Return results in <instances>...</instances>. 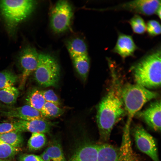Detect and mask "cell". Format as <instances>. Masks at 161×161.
I'll use <instances>...</instances> for the list:
<instances>
[{"label":"cell","instance_id":"6da1fadb","mask_svg":"<svg viewBox=\"0 0 161 161\" xmlns=\"http://www.w3.org/2000/svg\"><path fill=\"white\" fill-rule=\"evenodd\" d=\"M109 64L111 74V84L106 95L98 105L96 115L100 137L104 141L109 140L114 126L126 113L120 81L113 65L111 62Z\"/></svg>","mask_w":161,"mask_h":161},{"label":"cell","instance_id":"7a4b0ae2","mask_svg":"<svg viewBox=\"0 0 161 161\" xmlns=\"http://www.w3.org/2000/svg\"><path fill=\"white\" fill-rule=\"evenodd\" d=\"M161 48H156L145 55L132 67L136 84L146 88L161 85Z\"/></svg>","mask_w":161,"mask_h":161},{"label":"cell","instance_id":"3957f363","mask_svg":"<svg viewBox=\"0 0 161 161\" xmlns=\"http://www.w3.org/2000/svg\"><path fill=\"white\" fill-rule=\"evenodd\" d=\"M121 95L128 117L126 124L130 126L135 114L146 103L157 97L158 94L138 84L128 83L122 87Z\"/></svg>","mask_w":161,"mask_h":161},{"label":"cell","instance_id":"277c9868","mask_svg":"<svg viewBox=\"0 0 161 161\" xmlns=\"http://www.w3.org/2000/svg\"><path fill=\"white\" fill-rule=\"evenodd\" d=\"M36 4L34 0L0 1V10L8 27L15 28L31 14Z\"/></svg>","mask_w":161,"mask_h":161},{"label":"cell","instance_id":"5b68a950","mask_svg":"<svg viewBox=\"0 0 161 161\" xmlns=\"http://www.w3.org/2000/svg\"><path fill=\"white\" fill-rule=\"evenodd\" d=\"M60 75L59 66L55 58L48 54H39L34 74L37 83L44 87L55 86L59 81Z\"/></svg>","mask_w":161,"mask_h":161},{"label":"cell","instance_id":"8992f818","mask_svg":"<svg viewBox=\"0 0 161 161\" xmlns=\"http://www.w3.org/2000/svg\"><path fill=\"white\" fill-rule=\"evenodd\" d=\"M73 15L70 4L66 0L58 1L51 12L50 24L52 29L57 33L66 31L70 26Z\"/></svg>","mask_w":161,"mask_h":161},{"label":"cell","instance_id":"52a82bcc","mask_svg":"<svg viewBox=\"0 0 161 161\" xmlns=\"http://www.w3.org/2000/svg\"><path fill=\"white\" fill-rule=\"evenodd\" d=\"M136 145L141 151L153 161H160L156 141L153 137L142 126L138 125L133 130Z\"/></svg>","mask_w":161,"mask_h":161},{"label":"cell","instance_id":"ba28073f","mask_svg":"<svg viewBox=\"0 0 161 161\" xmlns=\"http://www.w3.org/2000/svg\"><path fill=\"white\" fill-rule=\"evenodd\" d=\"M161 1L158 0H136L123 3L113 7L102 10H125L133 13L150 16L155 14L161 6Z\"/></svg>","mask_w":161,"mask_h":161},{"label":"cell","instance_id":"9c48e42d","mask_svg":"<svg viewBox=\"0 0 161 161\" xmlns=\"http://www.w3.org/2000/svg\"><path fill=\"white\" fill-rule=\"evenodd\" d=\"M38 55L36 49L31 47L26 48L21 52L19 61L22 73L19 85L20 89L24 88L28 77L35 70L38 64Z\"/></svg>","mask_w":161,"mask_h":161},{"label":"cell","instance_id":"30bf717a","mask_svg":"<svg viewBox=\"0 0 161 161\" xmlns=\"http://www.w3.org/2000/svg\"><path fill=\"white\" fill-rule=\"evenodd\" d=\"M138 115L150 127L156 131L161 130V101H156L145 110L138 112Z\"/></svg>","mask_w":161,"mask_h":161},{"label":"cell","instance_id":"8fae6325","mask_svg":"<svg viewBox=\"0 0 161 161\" xmlns=\"http://www.w3.org/2000/svg\"><path fill=\"white\" fill-rule=\"evenodd\" d=\"M0 112L3 116L17 118L24 120L45 119L40 111L28 105L13 108L6 111H1Z\"/></svg>","mask_w":161,"mask_h":161},{"label":"cell","instance_id":"7c38bea8","mask_svg":"<svg viewBox=\"0 0 161 161\" xmlns=\"http://www.w3.org/2000/svg\"><path fill=\"white\" fill-rule=\"evenodd\" d=\"M137 49L131 35L120 32L118 33L115 45L112 51L124 60L127 57L133 56Z\"/></svg>","mask_w":161,"mask_h":161},{"label":"cell","instance_id":"4fadbf2b","mask_svg":"<svg viewBox=\"0 0 161 161\" xmlns=\"http://www.w3.org/2000/svg\"><path fill=\"white\" fill-rule=\"evenodd\" d=\"M19 131L44 134L49 132L53 124L46 119L26 121L20 120L14 122Z\"/></svg>","mask_w":161,"mask_h":161},{"label":"cell","instance_id":"5bb4252c","mask_svg":"<svg viewBox=\"0 0 161 161\" xmlns=\"http://www.w3.org/2000/svg\"><path fill=\"white\" fill-rule=\"evenodd\" d=\"M130 127L125 126L119 150V161H140L133 151L130 135Z\"/></svg>","mask_w":161,"mask_h":161},{"label":"cell","instance_id":"9a60e30c","mask_svg":"<svg viewBox=\"0 0 161 161\" xmlns=\"http://www.w3.org/2000/svg\"><path fill=\"white\" fill-rule=\"evenodd\" d=\"M98 145L88 144L79 148L69 161H97Z\"/></svg>","mask_w":161,"mask_h":161},{"label":"cell","instance_id":"2e32d148","mask_svg":"<svg viewBox=\"0 0 161 161\" xmlns=\"http://www.w3.org/2000/svg\"><path fill=\"white\" fill-rule=\"evenodd\" d=\"M119 150L113 145L105 143L98 145L97 161H119Z\"/></svg>","mask_w":161,"mask_h":161},{"label":"cell","instance_id":"e0dca14e","mask_svg":"<svg viewBox=\"0 0 161 161\" xmlns=\"http://www.w3.org/2000/svg\"><path fill=\"white\" fill-rule=\"evenodd\" d=\"M74 67L84 81L87 79L90 66V61L87 55L72 58Z\"/></svg>","mask_w":161,"mask_h":161},{"label":"cell","instance_id":"ac0fdd59","mask_svg":"<svg viewBox=\"0 0 161 161\" xmlns=\"http://www.w3.org/2000/svg\"><path fill=\"white\" fill-rule=\"evenodd\" d=\"M67 47L72 58L88 54L86 45L84 41L80 38H74L69 41Z\"/></svg>","mask_w":161,"mask_h":161},{"label":"cell","instance_id":"d6986e66","mask_svg":"<svg viewBox=\"0 0 161 161\" xmlns=\"http://www.w3.org/2000/svg\"><path fill=\"white\" fill-rule=\"evenodd\" d=\"M26 101L27 105L40 112L46 102L41 91L36 89H33L29 93Z\"/></svg>","mask_w":161,"mask_h":161},{"label":"cell","instance_id":"ffe728a7","mask_svg":"<svg viewBox=\"0 0 161 161\" xmlns=\"http://www.w3.org/2000/svg\"><path fill=\"white\" fill-rule=\"evenodd\" d=\"M18 80L15 74L8 70L0 72V89L12 90L16 88L14 86Z\"/></svg>","mask_w":161,"mask_h":161},{"label":"cell","instance_id":"44dd1931","mask_svg":"<svg viewBox=\"0 0 161 161\" xmlns=\"http://www.w3.org/2000/svg\"><path fill=\"white\" fill-rule=\"evenodd\" d=\"M21 132L13 131L0 134V140L13 147L20 148L23 141Z\"/></svg>","mask_w":161,"mask_h":161},{"label":"cell","instance_id":"7402d4cb","mask_svg":"<svg viewBox=\"0 0 161 161\" xmlns=\"http://www.w3.org/2000/svg\"><path fill=\"white\" fill-rule=\"evenodd\" d=\"M46 142L47 138L44 134L32 133L27 143L28 147L30 150H38L43 148Z\"/></svg>","mask_w":161,"mask_h":161},{"label":"cell","instance_id":"603a6c76","mask_svg":"<svg viewBox=\"0 0 161 161\" xmlns=\"http://www.w3.org/2000/svg\"><path fill=\"white\" fill-rule=\"evenodd\" d=\"M63 109L52 103L46 102L41 111L42 114L45 117L49 118L59 117L64 113Z\"/></svg>","mask_w":161,"mask_h":161},{"label":"cell","instance_id":"cb8c5ba5","mask_svg":"<svg viewBox=\"0 0 161 161\" xmlns=\"http://www.w3.org/2000/svg\"><path fill=\"white\" fill-rule=\"evenodd\" d=\"M45 151L49 157L51 161H67L61 145L58 143L52 144Z\"/></svg>","mask_w":161,"mask_h":161},{"label":"cell","instance_id":"d4e9b609","mask_svg":"<svg viewBox=\"0 0 161 161\" xmlns=\"http://www.w3.org/2000/svg\"><path fill=\"white\" fill-rule=\"evenodd\" d=\"M19 94L16 88L12 90L0 89V100L7 104H13L16 102Z\"/></svg>","mask_w":161,"mask_h":161},{"label":"cell","instance_id":"484cf974","mask_svg":"<svg viewBox=\"0 0 161 161\" xmlns=\"http://www.w3.org/2000/svg\"><path fill=\"white\" fill-rule=\"evenodd\" d=\"M133 32L137 34L144 33L146 30V24L143 18L136 14L129 21Z\"/></svg>","mask_w":161,"mask_h":161},{"label":"cell","instance_id":"4316f807","mask_svg":"<svg viewBox=\"0 0 161 161\" xmlns=\"http://www.w3.org/2000/svg\"><path fill=\"white\" fill-rule=\"evenodd\" d=\"M21 150L20 148L13 147L0 140V159L12 157Z\"/></svg>","mask_w":161,"mask_h":161},{"label":"cell","instance_id":"83f0119b","mask_svg":"<svg viewBox=\"0 0 161 161\" xmlns=\"http://www.w3.org/2000/svg\"><path fill=\"white\" fill-rule=\"evenodd\" d=\"M146 30L149 35L151 36L158 35L161 33L160 24L156 20H149L146 24Z\"/></svg>","mask_w":161,"mask_h":161},{"label":"cell","instance_id":"f1b7e54d","mask_svg":"<svg viewBox=\"0 0 161 161\" xmlns=\"http://www.w3.org/2000/svg\"><path fill=\"white\" fill-rule=\"evenodd\" d=\"M41 92L46 102L52 103L58 106L61 105L59 98L52 90L41 91Z\"/></svg>","mask_w":161,"mask_h":161},{"label":"cell","instance_id":"f546056e","mask_svg":"<svg viewBox=\"0 0 161 161\" xmlns=\"http://www.w3.org/2000/svg\"><path fill=\"white\" fill-rule=\"evenodd\" d=\"M13 131L20 132L17 126L14 123H0V134Z\"/></svg>","mask_w":161,"mask_h":161},{"label":"cell","instance_id":"4dcf8cb0","mask_svg":"<svg viewBox=\"0 0 161 161\" xmlns=\"http://www.w3.org/2000/svg\"><path fill=\"white\" fill-rule=\"evenodd\" d=\"M19 161H44L40 155L33 154H24L21 155Z\"/></svg>","mask_w":161,"mask_h":161},{"label":"cell","instance_id":"1f68e13d","mask_svg":"<svg viewBox=\"0 0 161 161\" xmlns=\"http://www.w3.org/2000/svg\"><path fill=\"white\" fill-rule=\"evenodd\" d=\"M40 156L44 161H51L49 157L45 151Z\"/></svg>","mask_w":161,"mask_h":161},{"label":"cell","instance_id":"d6a6232c","mask_svg":"<svg viewBox=\"0 0 161 161\" xmlns=\"http://www.w3.org/2000/svg\"><path fill=\"white\" fill-rule=\"evenodd\" d=\"M161 10L160 6L157 9L155 13L158 16L160 19H161Z\"/></svg>","mask_w":161,"mask_h":161},{"label":"cell","instance_id":"836d02e7","mask_svg":"<svg viewBox=\"0 0 161 161\" xmlns=\"http://www.w3.org/2000/svg\"><path fill=\"white\" fill-rule=\"evenodd\" d=\"M0 161H10L5 159H0Z\"/></svg>","mask_w":161,"mask_h":161}]
</instances>
